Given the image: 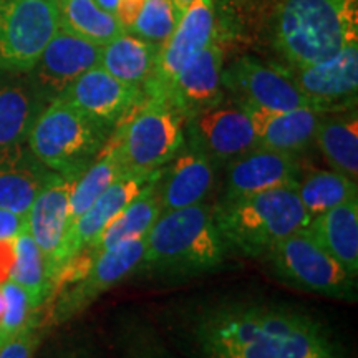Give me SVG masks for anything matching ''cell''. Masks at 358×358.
<instances>
[{
  "mask_svg": "<svg viewBox=\"0 0 358 358\" xmlns=\"http://www.w3.org/2000/svg\"><path fill=\"white\" fill-rule=\"evenodd\" d=\"M194 340L203 358H342L324 324L287 308H214L201 317Z\"/></svg>",
  "mask_w": 358,
  "mask_h": 358,
  "instance_id": "cell-1",
  "label": "cell"
},
{
  "mask_svg": "<svg viewBox=\"0 0 358 358\" xmlns=\"http://www.w3.org/2000/svg\"><path fill=\"white\" fill-rule=\"evenodd\" d=\"M358 43V0H282L274 45L289 66L312 65Z\"/></svg>",
  "mask_w": 358,
  "mask_h": 358,
  "instance_id": "cell-2",
  "label": "cell"
},
{
  "mask_svg": "<svg viewBox=\"0 0 358 358\" xmlns=\"http://www.w3.org/2000/svg\"><path fill=\"white\" fill-rule=\"evenodd\" d=\"M229 248L214 219V204L199 203L161 213L146 234L138 268L163 274H199L222 266Z\"/></svg>",
  "mask_w": 358,
  "mask_h": 358,
  "instance_id": "cell-3",
  "label": "cell"
},
{
  "mask_svg": "<svg viewBox=\"0 0 358 358\" xmlns=\"http://www.w3.org/2000/svg\"><path fill=\"white\" fill-rule=\"evenodd\" d=\"M214 219L227 248L245 257L262 259L280 241L310 224L295 187L221 199L214 204Z\"/></svg>",
  "mask_w": 358,
  "mask_h": 358,
  "instance_id": "cell-4",
  "label": "cell"
},
{
  "mask_svg": "<svg viewBox=\"0 0 358 358\" xmlns=\"http://www.w3.org/2000/svg\"><path fill=\"white\" fill-rule=\"evenodd\" d=\"M110 134L71 103L57 96L38 113L27 145L45 168L78 178L100 153Z\"/></svg>",
  "mask_w": 358,
  "mask_h": 358,
  "instance_id": "cell-5",
  "label": "cell"
},
{
  "mask_svg": "<svg viewBox=\"0 0 358 358\" xmlns=\"http://www.w3.org/2000/svg\"><path fill=\"white\" fill-rule=\"evenodd\" d=\"M186 138V120L166 98H143L110 134L124 166L155 171L171 161Z\"/></svg>",
  "mask_w": 358,
  "mask_h": 358,
  "instance_id": "cell-6",
  "label": "cell"
},
{
  "mask_svg": "<svg viewBox=\"0 0 358 358\" xmlns=\"http://www.w3.org/2000/svg\"><path fill=\"white\" fill-rule=\"evenodd\" d=\"M264 259L289 285L324 297L355 301V277L348 274L307 229L280 241Z\"/></svg>",
  "mask_w": 358,
  "mask_h": 358,
  "instance_id": "cell-7",
  "label": "cell"
},
{
  "mask_svg": "<svg viewBox=\"0 0 358 358\" xmlns=\"http://www.w3.org/2000/svg\"><path fill=\"white\" fill-rule=\"evenodd\" d=\"M58 29L57 0H0V70L29 73Z\"/></svg>",
  "mask_w": 358,
  "mask_h": 358,
  "instance_id": "cell-8",
  "label": "cell"
},
{
  "mask_svg": "<svg viewBox=\"0 0 358 358\" xmlns=\"http://www.w3.org/2000/svg\"><path fill=\"white\" fill-rule=\"evenodd\" d=\"M222 87L239 105L257 110H319L299 90L287 66L267 64L249 55L237 58L222 70Z\"/></svg>",
  "mask_w": 358,
  "mask_h": 358,
  "instance_id": "cell-9",
  "label": "cell"
},
{
  "mask_svg": "<svg viewBox=\"0 0 358 358\" xmlns=\"http://www.w3.org/2000/svg\"><path fill=\"white\" fill-rule=\"evenodd\" d=\"M146 237L128 241L106 250L93 261L85 274L58 297L52 307L50 324H62L87 310L103 294L138 271L145 256Z\"/></svg>",
  "mask_w": 358,
  "mask_h": 358,
  "instance_id": "cell-10",
  "label": "cell"
},
{
  "mask_svg": "<svg viewBox=\"0 0 358 358\" xmlns=\"http://www.w3.org/2000/svg\"><path fill=\"white\" fill-rule=\"evenodd\" d=\"M186 136L198 143L216 168H226L259 146L252 120L234 100L219 101L186 120Z\"/></svg>",
  "mask_w": 358,
  "mask_h": 358,
  "instance_id": "cell-11",
  "label": "cell"
},
{
  "mask_svg": "<svg viewBox=\"0 0 358 358\" xmlns=\"http://www.w3.org/2000/svg\"><path fill=\"white\" fill-rule=\"evenodd\" d=\"M214 0H192L181 13L171 37L159 47L153 75L143 88L145 95L166 98V92L179 70L217 34Z\"/></svg>",
  "mask_w": 358,
  "mask_h": 358,
  "instance_id": "cell-12",
  "label": "cell"
},
{
  "mask_svg": "<svg viewBox=\"0 0 358 358\" xmlns=\"http://www.w3.org/2000/svg\"><path fill=\"white\" fill-rule=\"evenodd\" d=\"M287 69L301 92L324 113L355 108L358 92V43L312 65Z\"/></svg>",
  "mask_w": 358,
  "mask_h": 358,
  "instance_id": "cell-13",
  "label": "cell"
},
{
  "mask_svg": "<svg viewBox=\"0 0 358 358\" xmlns=\"http://www.w3.org/2000/svg\"><path fill=\"white\" fill-rule=\"evenodd\" d=\"M75 181V176H64L52 171L25 216L27 231L30 232L45 259L50 290L52 280L60 268L58 257L69 229L70 194Z\"/></svg>",
  "mask_w": 358,
  "mask_h": 358,
  "instance_id": "cell-14",
  "label": "cell"
},
{
  "mask_svg": "<svg viewBox=\"0 0 358 358\" xmlns=\"http://www.w3.org/2000/svg\"><path fill=\"white\" fill-rule=\"evenodd\" d=\"M224 40L217 30L211 42L179 70L169 85L166 100L185 116V120L224 100Z\"/></svg>",
  "mask_w": 358,
  "mask_h": 358,
  "instance_id": "cell-15",
  "label": "cell"
},
{
  "mask_svg": "<svg viewBox=\"0 0 358 358\" xmlns=\"http://www.w3.org/2000/svg\"><path fill=\"white\" fill-rule=\"evenodd\" d=\"M101 47L60 27L29 71L32 82L48 101L53 100L85 71L100 65Z\"/></svg>",
  "mask_w": 358,
  "mask_h": 358,
  "instance_id": "cell-16",
  "label": "cell"
},
{
  "mask_svg": "<svg viewBox=\"0 0 358 358\" xmlns=\"http://www.w3.org/2000/svg\"><path fill=\"white\" fill-rule=\"evenodd\" d=\"M163 173L164 168L155 169V171H133V169H128L123 176L116 179L113 185L103 192L100 198L69 227L60 250V257H58L60 268L71 257L82 252L116 214L127 208L146 186H150L151 182L163 176Z\"/></svg>",
  "mask_w": 358,
  "mask_h": 358,
  "instance_id": "cell-17",
  "label": "cell"
},
{
  "mask_svg": "<svg viewBox=\"0 0 358 358\" xmlns=\"http://www.w3.org/2000/svg\"><path fill=\"white\" fill-rule=\"evenodd\" d=\"M143 95V88L122 82L98 65L85 71L58 96L71 103L103 128L113 131Z\"/></svg>",
  "mask_w": 358,
  "mask_h": 358,
  "instance_id": "cell-18",
  "label": "cell"
},
{
  "mask_svg": "<svg viewBox=\"0 0 358 358\" xmlns=\"http://www.w3.org/2000/svg\"><path fill=\"white\" fill-rule=\"evenodd\" d=\"M301 173L297 155L257 146L226 166L222 199L297 187Z\"/></svg>",
  "mask_w": 358,
  "mask_h": 358,
  "instance_id": "cell-19",
  "label": "cell"
},
{
  "mask_svg": "<svg viewBox=\"0 0 358 358\" xmlns=\"http://www.w3.org/2000/svg\"><path fill=\"white\" fill-rule=\"evenodd\" d=\"M216 166L198 143L185 138L176 156L164 166L159 181L163 213L204 203L211 194Z\"/></svg>",
  "mask_w": 358,
  "mask_h": 358,
  "instance_id": "cell-20",
  "label": "cell"
},
{
  "mask_svg": "<svg viewBox=\"0 0 358 358\" xmlns=\"http://www.w3.org/2000/svg\"><path fill=\"white\" fill-rule=\"evenodd\" d=\"M252 120L259 146L297 155L313 145L324 111L297 108L287 111H266L241 105Z\"/></svg>",
  "mask_w": 358,
  "mask_h": 358,
  "instance_id": "cell-21",
  "label": "cell"
},
{
  "mask_svg": "<svg viewBox=\"0 0 358 358\" xmlns=\"http://www.w3.org/2000/svg\"><path fill=\"white\" fill-rule=\"evenodd\" d=\"M50 173L27 141L0 151V209L25 217Z\"/></svg>",
  "mask_w": 358,
  "mask_h": 358,
  "instance_id": "cell-22",
  "label": "cell"
},
{
  "mask_svg": "<svg viewBox=\"0 0 358 358\" xmlns=\"http://www.w3.org/2000/svg\"><path fill=\"white\" fill-rule=\"evenodd\" d=\"M0 78V151L27 141L30 128L48 100L30 82L17 78Z\"/></svg>",
  "mask_w": 358,
  "mask_h": 358,
  "instance_id": "cell-23",
  "label": "cell"
},
{
  "mask_svg": "<svg viewBox=\"0 0 358 358\" xmlns=\"http://www.w3.org/2000/svg\"><path fill=\"white\" fill-rule=\"evenodd\" d=\"M307 231L327 252L358 275V198L310 219Z\"/></svg>",
  "mask_w": 358,
  "mask_h": 358,
  "instance_id": "cell-24",
  "label": "cell"
},
{
  "mask_svg": "<svg viewBox=\"0 0 358 358\" xmlns=\"http://www.w3.org/2000/svg\"><path fill=\"white\" fill-rule=\"evenodd\" d=\"M330 169L357 181L358 178V116L357 110L332 111L322 116L315 140Z\"/></svg>",
  "mask_w": 358,
  "mask_h": 358,
  "instance_id": "cell-25",
  "label": "cell"
},
{
  "mask_svg": "<svg viewBox=\"0 0 358 358\" xmlns=\"http://www.w3.org/2000/svg\"><path fill=\"white\" fill-rule=\"evenodd\" d=\"M159 47L123 32L101 47L100 66L124 83L145 88L153 75Z\"/></svg>",
  "mask_w": 358,
  "mask_h": 358,
  "instance_id": "cell-26",
  "label": "cell"
},
{
  "mask_svg": "<svg viewBox=\"0 0 358 358\" xmlns=\"http://www.w3.org/2000/svg\"><path fill=\"white\" fill-rule=\"evenodd\" d=\"M127 171L128 168L124 166L122 156L108 138L100 153L85 168L71 187L69 227Z\"/></svg>",
  "mask_w": 358,
  "mask_h": 358,
  "instance_id": "cell-27",
  "label": "cell"
},
{
  "mask_svg": "<svg viewBox=\"0 0 358 358\" xmlns=\"http://www.w3.org/2000/svg\"><path fill=\"white\" fill-rule=\"evenodd\" d=\"M295 191L310 219L358 198L357 181L334 169H310L301 173Z\"/></svg>",
  "mask_w": 358,
  "mask_h": 358,
  "instance_id": "cell-28",
  "label": "cell"
},
{
  "mask_svg": "<svg viewBox=\"0 0 358 358\" xmlns=\"http://www.w3.org/2000/svg\"><path fill=\"white\" fill-rule=\"evenodd\" d=\"M57 3L62 29L90 42L105 45L124 32L115 13L98 6L96 0H57Z\"/></svg>",
  "mask_w": 358,
  "mask_h": 358,
  "instance_id": "cell-29",
  "label": "cell"
},
{
  "mask_svg": "<svg viewBox=\"0 0 358 358\" xmlns=\"http://www.w3.org/2000/svg\"><path fill=\"white\" fill-rule=\"evenodd\" d=\"M10 280L24 289L30 306L37 310L50 295V280L47 275L45 259L30 232L27 231V226L15 237V264Z\"/></svg>",
  "mask_w": 358,
  "mask_h": 358,
  "instance_id": "cell-30",
  "label": "cell"
},
{
  "mask_svg": "<svg viewBox=\"0 0 358 358\" xmlns=\"http://www.w3.org/2000/svg\"><path fill=\"white\" fill-rule=\"evenodd\" d=\"M179 19L181 13L174 0H145L140 15L128 32L161 47L173 35Z\"/></svg>",
  "mask_w": 358,
  "mask_h": 358,
  "instance_id": "cell-31",
  "label": "cell"
},
{
  "mask_svg": "<svg viewBox=\"0 0 358 358\" xmlns=\"http://www.w3.org/2000/svg\"><path fill=\"white\" fill-rule=\"evenodd\" d=\"M0 289L6 297V312H3L2 325H0V348H2L8 340L15 337L37 317V308L30 306L24 289L13 280H6L0 284Z\"/></svg>",
  "mask_w": 358,
  "mask_h": 358,
  "instance_id": "cell-32",
  "label": "cell"
},
{
  "mask_svg": "<svg viewBox=\"0 0 358 358\" xmlns=\"http://www.w3.org/2000/svg\"><path fill=\"white\" fill-rule=\"evenodd\" d=\"M40 338H42L40 322L38 317H35L24 330H20L15 337L0 348V358H34Z\"/></svg>",
  "mask_w": 358,
  "mask_h": 358,
  "instance_id": "cell-33",
  "label": "cell"
},
{
  "mask_svg": "<svg viewBox=\"0 0 358 358\" xmlns=\"http://www.w3.org/2000/svg\"><path fill=\"white\" fill-rule=\"evenodd\" d=\"M27 219L19 214L0 209V241L13 239L25 229Z\"/></svg>",
  "mask_w": 358,
  "mask_h": 358,
  "instance_id": "cell-34",
  "label": "cell"
},
{
  "mask_svg": "<svg viewBox=\"0 0 358 358\" xmlns=\"http://www.w3.org/2000/svg\"><path fill=\"white\" fill-rule=\"evenodd\" d=\"M143 3H145V0H118L115 8V15L120 24H122L124 32H128L133 27L134 20L138 19Z\"/></svg>",
  "mask_w": 358,
  "mask_h": 358,
  "instance_id": "cell-35",
  "label": "cell"
},
{
  "mask_svg": "<svg viewBox=\"0 0 358 358\" xmlns=\"http://www.w3.org/2000/svg\"><path fill=\"white\" fill-rule=\"evenodd\" d=\"M13 264H15V237L0 241V284L10 280Z\"/></svg>",
  "mask_w": 358,
  "mask_h": 358,
  "instance_id": "cell-36",
  "label": "cell"
},
{
  "mask_svg": "<svg viewBox=\"0 0 358 358\" xmlns=\"http://www.w3.org/2000/svg\"><path fill=\"white\" fill-rule=\"evenodd\" d=\"M138 358H173V357H169L168 353H164L161 350H156V348L146 347L145 350H141L140 357H138Z\"/></svg>",
  "mask_w": 358,
  "mask_h": 358,
  "instance_id": "cell-37",
  "label": "cell"
},
{
  "mask_svg": "<svg viewBox=\"0 0 358 358\" xmlns=\"http://www.w3.org/2000/svg\"><path fill=\"white\" fill-rule=\"evenodd\" d=\"M96 3L100 7L105 8V10L115 13V8H116V3H118V0H96Z\"/></svg>",
  "mask_w": 358,
  "mask_h": 358,
  "instance_id": "cell-38",
  "label": "cell"
},
{
  "mask_svg": "<svg viewBox=\"0 0 358 358\" xmlns=\"http://www.w3.org/2000/svg\"><path fill=\"white\" fill-rule=\"evenodd\" d=\"M192 2V0H174V6L179 10V13H182L187 8V6Z\"/></svg>",
  "mask_w": 358,
  "mask_h": 358,
  "instance_id": "cell-39",
  "label": "cell"
},
{
  "mask_svg": "<svg viewBox=\"0 0 358 358\" xmlns=\"http://www.w3.org/2000/svg\"><path fill=\"white\" fill-rule=\"evenodd\" d=\"M3 312H6V297H3L2 289H0V325H2Z\"/></svg>",
  "mask_w": 358,
  "mask_h": 358,
  "instance_id": "cell-40",
  "label": "cell"
},
{
  "mask_svg": "<svg viewBox=\"0 0 358 358\" xmlns=\"http://www.w3.org/2000/svg\"><path fill=\"white\" fill-rule=\"evenodd\" d=\"M82 358H87V357H82Z\"/></svg>",
  "mask_w": 358,
  "mask_h": 358,
  "instance_id": "cell-41",
  "label": "cell"
}]
</instances>
